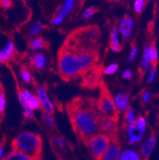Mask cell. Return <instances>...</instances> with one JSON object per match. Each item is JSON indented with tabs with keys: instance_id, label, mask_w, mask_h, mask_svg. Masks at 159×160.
<instances>
[{
	"instance_id": "32",
	"label": "cell",
	"mask_w": 159,
	"mask_h": 160,
	"mask_svg": "<svg viewBox=\"0 0 159 160\" xmlns=\"http://www.w3.org/2000/svg\"><path fill=\"white\" fill-rule=\"evenodd\" d=\"M151 61H152V63L153 62H157V52L156 50V49L154 47L151 48Z\"/></svg>"
},
{
	"instance_id": "10",
	"label": "cell",
	"mask_w": 159,
	"mask_h": 160,
	"mask_svg": "<svg viewBox=\"0 0 159 160\" xmlns=\"http://www.w3.org/2000/svg\"><path fill=\"white\" fill-rule=\"evenodd\" d=\"M133 25V20L131 19V18H130L129 16H125V18H123L119 26V30H120L122 37L128 38L131 36Z\"/></svg>"
},
{
	"instance_id": "13",
	"label": "cell",
	"mask_w": 159,
	"mask_h": 160,
	"mask_svg": "<svg viewBox=\"0 0 159 160\" xmlns=\"http://www.w3.org/2000/svg\"><path fill=\"white\" fill-rule=\"evenodd\" d=\"M75 1L74 0H67L62 4L61 7H60L56 12V16H61V17H65V15L69 14L72 10L73 9L75 6Z\"/></svg>"
},
{
	"instance_id": "41",
	"label": "cell",
	"mask_w": 159,
	"mask_h": 160,
	"mask_svg": "<svg viewBox=\"0 0 159 160\" xmlns=\"http://www.w3.org/2000/svg\"><path fill=\"white\" fill-rule=\"evenodd\" d=\"M2 155H3V147L0 146V160L2 159Z\"/></svg>"
},
{
	"instance_id": "21",
	"label": "cell",
	"mask_w": 159,
	"mask_h": 160,
	"mask_svg": "<svg viewBox=\"0 0 159 160\" xmlns=\"http://www.w3.org/2000/svg\"><path fill=\"white\" fill-rule=\"evenodd\" d=\"M20 75H21V78L22 79V81L26 83H30L31 81L32 77L31 74H30V71L26 69V67H22L20 69Z\"/></svg>"
},
{
	"instance_id": "3",
	"label": "cell",
	"mask_w": 159,
	"mask_h": 160,
	"mask_svg": "<svg viewBox=\"0 0 159 160\" xmlns=\"http://www.w3.org/2000/svg\"><path fill=\"white\" fill-rule=\"evenodd\" d=\"M12 151L22 153L40 159L42 149V139L38 134L33 132L20 133L12 141Z\"/></svg>"
},
{
	"instance_id": "22",
	"label": "cell",
	"mask_w": 159,
	"mask_h": 160,
	"mask_svg": "<svg viewBox=\"0 0 159 160\" xmlns=\"http://www.w3.org/2000/svg\"><path fill=\"white\" fill-rule=\"evenodd\" d=\"M42 30V25L39 22H34L31 26L30 29V32H29V34L30 36H35L37 35V33H40Z\"/></svg>"
},
{
	"instance_id": "35",
	"label": "cell",
	"mask_w": 159,
	"mask_h": 160,
	"mask_svg": "<svg viewBox=\"0 0 159 160\" xmlns=\"http://www.w3.org/2000/svg\"><path fill=\"white\" fill-rule=\"evenodd\" d=\"M137 52H138V49H137V48L134 47L133 49H132V50H131V54H130L129 59H128V61H129V62H131V61H133L134 59H135V56H136V54H137Z\"/></svg>"
},
{
	"instance_id": "38",
	"label": "cell",
	"mask_w": 159,
	"mask_h": 160,
	"mask_svg": "<svg viewBox=\"0 0 159 160\" xmlns=\"http://www.w3.org/2000/svg\"><path fill=\"white\" fill-rule=\"evenodd\" d=\"M56 142L57 143V145L61 148H64L65 146V142H64L63 139L61 137H57L56 138Z\"/></svg>"
},
{
	"instance_id": "26",
	"label": "cell",
	"mask_w": 159,
	"mask_h": 160,
	"mask_svg": "<svg viewBox=\"0 0 159 160\" xmlns=\"http://www.w3.org/2000/svg\"><path fill=\"white\" fill-rule=\"evenodd\" d=\"M97 11V8L95 7H88L85 11H84L83 13V16H84V18H89L90 17L93 15Z\"/></svg>"
},
{
	"instance_id": "28",
	"label": "cell",
	"mask_w": 159,
	"mask_h": 160,
	"mask_svg": "<svg viewBox=\"0 0 159 160\" xmlns=\"http://www.w3.org/2000/svg\"><path fill=\"white\" fill-rule=\"evenodd\" d=\"M118 69V65L116 64H112L109 66H107L106 69H104V73L107 75H110V74H113L116 72V71Z\"/></svg>"
},
{
	"instance_id": "6",
	"label": "cell",
	"mask_w": 159,
	"mask_h": 160,
	"mask_svg": "<svg viewBox=\"0 0 159 160\" xmlns=\"http://www.w3.org/2000/svg\"><path fill=\"white\" fill-rule=\"evenodd\" d=\"M100 132H104V135L108 136L111 139L117 138V126L116 123L108 118L102 117L100 121Z\"/></svg>"
},
{
	"instance_id": "37",
	"label": "cell",
	"mask_w": 159,
	"mask_h": 160,
	"mask_svg": "<svg viewBox=\"0 0 159 160\" xmlns=\"http://www.w3.org/2000/svg\"><path fill=\"white\" fill-rule=\"evenodd\" d=\"M155 73H156V70L154 69H152L151 71V75H150V78H148V82L151 83L154 80V78H155Z\"/></svg>"
},
{
	"instance_id": "12",
	"label": "cell",
	"mask_w": 159,
	"mask_h": 160,
	"mask_svg": "<svg viewBox=\"0 0 159 160\" xmlns=\"http://www.w3.org/2000/svg\"><path fill=\"white\" fill-rule=\"evenodd\" d=\"M156 144V139L155 136L153 135L151 137L149 138L147 141L143 143L142 146V153L145 158H148L151 156V153H152L153 150H154V147Z\"/></svg>"
},
{
	"instance_id": "5",
	"label": "cell",
	"mask_w": 159,
	"mask_h": 160,
	"mask_svg": "<svg viewBox=\"0 0 159 160\" xmlns=\"http://www.w3.org/2000/svg\"><path fill=\"white\" fill-rule=\"evenodd\" d=\"M111 139L108 136L103 133H99L88 141L87 146L89 148L95 160H101L108 148Z\"/></svg>"
},
{
	"instance_id": "16",
	"label": "cell",
	"mask_w": 159,
	"mask_h": 160,
	"mask_svg": "<svg viewBox=\"0 0 159 160\" xmlns=\"http://www.w3.org/2000/svg\"><path fill=\"white\" fill-rule=\"evenodd\" d=\"M151 48H152V46H147V47L145 48L144 57L142 62V69L144 72L148 70L153 64L152 61H151Z\"/></svg>"
},
{
	"instance_id": "23",
	"label": "cell",
	"mask_w": 159,
	"mask_h": 160,
	"mask_svg": "<svg viewBox=\"0 0 159 160\" xmlns=\"http://www.w3.org/2000/svg\"><path fill=\"white\" fill-rule=\"evenodd\" d=\"M135 126H136V128L138 129L140 133H144L146 131V128H147V122H146L145 119L142 116H140L137 120V123Z\"/></svg>"
},
{
	"instance_id": "17",
	"label": "cell",
	"mask_w": 159,
	"mask_h": 160,
	"mask_svg": "<svg viewBox=\"0 0 159 160\" xmlns=\"http://www.w3.org/2000/svg\"><path fill=\"white\" fill-rule=\"evenodd\" d=\"M119 160H141V157L135 151L128 149L121 152Z\"/></svg>"
},
{
	"instance_id": "20",
	"label": "cell",
	"mask_w": 159,
	"mask_h": 160,
	"mask_svg": "<svg viewBox=\"0 0 159 160\" xmlns=\"http://www.w3.org/2000/svg\"><path fill=\"white\" fill-rule=\"evenodd\" d=\"M28 104L29 107H30V108L31 109L32 111L33 110H37V109H39L42 107L40 100L36 96H31V97L28 100Z\"/></svg>"
},
{
	"instance_id": "11",
	"label": "cell",
	"mask_w": 159,
	"mask_h": 160,
	"mask_svg": "<svg viewBox=\"0 0 159 160\" xmlns=\"http://www.w3.org/2000/svg\"><path fill=\"white\" fill-rule=\"evenodd\" d=\"M128 142L131 145H134L142 139V134L140 133L136 128L135 125H131L127 128Z\"/></svg>"
},
{
	"instance_id": "36",
	"label": "cell",
	"mask_w": 159,
	"mask_h": 160,
	"mask_svg": "<svg viewBox=\"0 0 159 160\" xmlns=\"http://www.w3.org/2000/svg\"><path fill=\"white\" fill-rule=\"evenodd\" d=\"M132 77V72L130 70H126L122 72V78L125 79H130Z\"/></svg>"
},
{
	"instance_id": "39",
	"label": "cell",
	"mask_w": 159,
	"mask_h": 160,
	"mask_svg": "<svg viewBox=\"0 0 159 160\" xmlns=\"http://www.w3.org/2000/svg\"><path fill=\"white\" fill-rule=\"evenodd\" d=\"M22 95H23V97H24L25 99H26V100H27V101H28L29 100V99L30 98V97H31V94H30V92L29 91H27V90H23V91H22Z\"/></svg>"
},
{
	"instance_id": "1",
	"label": "cell",
	"mask_w": 159,
	"mask_h": 160,
	"mask_svg": "<svg viewBox=\"0 0 159 160\" xmlns=\"http://www.w3.org/2000/svg\"><path fill=\"white\" fill-rule=\"evenodd\" d=\"M74 132L86 145L93 136L100 133L103 117L97 100L89 97H76L66 106Z\"/></svg>"
},
{
	"instance_id": "34",
	"label": "cell",
	"mask_w": 159,
	"mask_h": 160,
	"mask_svg": "<svg viewBox=\"0 0 159 160\" xmlns=\"http://www.w3.org/2000/svg\"><path fill=\"white\" fill-rule=\"evenodd\" d=\"M110 48L114 52H120L122 50V47L119 44H111Z\"/></svg>"
},
{
	"instance_id": "19",
	"label": "cell",
	"mask_w": 159,
	"mask_h": 160,
	"mask_svg": "<svg viewBox=\"0 0 159 160\" xmlns=\"http://www.w3.org/2000/svg\"><path fill=\"white\" fill-rule=\"evenodd\" d=\"M32 49H41L47 47V42L43 38H36L31 40L29 43Z\"/></svg>"
},
{
	"instance_id": "31",
	"label": "cell",
	"mask_w": 159,
	"mask_h": 160,
	"mask_svg": "<svg viewBox=\"0 0 159 160\" xmlns=\"http://www.w3.org/2000/svg\"><path fill=\"white\" fill-rule=\"evenodd\" d=\"M64 17H61V16H55L54 18L51 20V23L53 25H60L63 22Z\"/></svg>"
},
{
	"instance_id": "9",
	"label": "cell",
	"mask_w": 159,
	"mask_h": 160,
	"mask_svg": "<svg viewBox=\"0 0 159 160\" xmlns=\"http://www.w3.org/2000/svg\"><path fill=\"white\" fill-rule=\"evenodd\" d=\"M15 53L14 43L9 42L8 44L0 50V63H7L14 57Z\"/></svg>"
},
{
	"instance_id": "25",
	"label": "cell",
	"mask_w": 159,
	"mask_h": 160,
	"mask_svg": "<svg viewBox=\"0 0 159 160\" xmlns=\"http://www.w3.org/2000/svg\"><path fill=\"white\" fill-rule=\"evenodd\" d=\"M111 44H119L118 30L116 27H114L111 31Z\"/></svg>"
},
{
	"instance_id": "30",
	"label": "cell",
	"mask_w": 159,
	"mask_h": 160,
	"mask_svg": "<svg viewBox=\"0 0 159 160\" xmlns=\"http://www.w3.org/2000/svg\"><path fill=\"white\" fill-rule=\"evenodd\" d=\"M45 120H46V122L47 123V124L49 125V127H51V128L54 127V123H53V118H52L51 113L46 112V114H45Z\"/></svg>"
},
{
	"instance_id": "29",
	"label": "cell",
	"mask_w": 159,
	"mask_h": 160,
	"mask_svg": "<svg viewBox=\"0 0 159 160\" xmlns=\"http://www.w3.org/2000/svg\"><path fill=\"white\" fill-rule=\"evenodd\" d=\"M6 106V99L4 93L2 92H0V114H2L4 112Z\"/></svg>"
},
{
	"instance_id": "7",
	"label": "cell",
	"mask_w": 159,
	"mask_h": 160,
	"mask_svg": "<svg viewBox=\"0 0 159 160\" xmlns=\"http://www.w3.org/2000/svg\"><path fill=\"white\" fill-rule=\"evenodd\" d=\"M121 154V148L117 138L111 139L110 145L103 155L101 160H119Z\"/></svg>"
},
{
	"instance_id": "15",
	"label": "cell",
	"mask_w": 159,
	"mask_h": 160,
	"mask_svg": "<svg viewBox=\"0 0 159 160\" xmlns=\"http://www.w3.org/2000/svg\"><path fill=\"white\" fill-rule=\"evenodd\" d=\"M2 160H40L38 158H33L31 156H29L27 155L19 152V151H12L9 155H7V157L3 158Z\"/></svg>"
},
{
	"instance_id": "27",
	"label": "cell",
	"mask_w": 159,
	"mask_h": 160,
	"mask_svg": "<svg viewBox=\"0 0 159 160\" xmlns=\"http://www.w3.org/2000/svg\"><path fill=\"white\" fill-rule=\"evenodd\" d=\"M146 2L144 0H136L135 2V10L136 12L141 13L142 11Z\"/></svg>"
},
{
	"instance_id": "8",
	"label": "cell",
	"mask_w": 159,
	"mask_h": 160,
	"mask_svg": "<svg viewBox=\"0 0 159 160\" xmlns=\"http://www.w3.org/2000/svg\"><path fill=\"white\" fill-rule=\"evenodd\" d=\"M37 97L40 100L41 105H42V108H43L44 111H46L47 113H50L53 111V105L48 97L46 90L45 89V88L40 87L37 89Z\"/></svg>"
},
{
	"instance_id": "2",
	"label": "cell",
	"mask_w": 159,
	"mask_h": 160,
	"mask_svg": "<svg viewBox=\"0 0 159 160\" xmlns=\"http://www.w3.org/2000/svg\"><path fill=\"white\" fill-rule=\"evenodd\" d=\"M60 75L65 81L79 78L82 75L81 65L75 53L68 47L63 45L57 56Z\"/></svg>"
},
{
	"instance_id": "4",
	"label": "cell",
	"mask_w": 159,
	"mask_h": 160,
	"mask_svg": "<svg viewBox=\"0 0 159 160\" xmlns=\"http://www.w3.org/2000/svg\"><path fill=\"white\" fill-rule=\"evenodd\" d=\"M97 106L100 114L103 117L108 118L114 122L117 123L119 120V113L118 109L112 99V95L109 92L106 85L102 83L100 85V94L97 100Z\"/></svg>"
},
{
	"instance_id": "14",
	"label": "cell",
	"mask_w": 159,
	"mask_h": 160,
	"mask_svg": "<svg viewBox=\"0 0 159 160\" xmlns=\"http://www.w3.org/2000/svg\"><path fill=\"white\" fill-rule=\"evenodd\" d=\"M116 108L121 112H126L128 107V98L124 94H118L114 100Z\"/></svg>"
},
{
	"instance_id": "33",
	"label": "cell",
	"mask_w": 159,
	"mask_h": 160,
	"mask_svg": "<svg viewBox=\"0 0 159 160\" xmlns=\"http://www.w3.org/2000/svg\"><path fill=\"white\" fill-rule=\"evenodd\" d=\"M12 6V2L10 0H2L0 1V7L3 8H9Z\"/></svg>"
},
{
	"instance_id": "18",
	"label": "cell",
	"mask_w": 159,
	"mask_h": 160,
	"mask_svg": "<svg viewBox=\"0 0 159 160\" xmlns=\"http://www.w3.org/2000/svg\"><path fill=\"white\" fill-rule=\"evenodd\" d=\"M30 60L32 61V62L33 63V65L36 66V68L37 69H43L44 67L46 66V57L43 53H35L33 56V58H30Z\"/></svg>"
},
{
	"instance_id": "40",
	"label": "cell",
	"mask_w": 159,
	"mask_h": 160,
	"mask_svg": "<svg viewBox=\"0 0 159 160\" xmlns=\"http://www.w3.org/2000/svg\"><path fill=\"white\" fill-rule=\"evenodd\" d=\"M151 92H145L143 94V96H142V100L145 101V102H147L149 100V99H150V97H151Z\"/></svg>"
},
{
	"instance_id": "24",
	"label": "cell",
	"mask_w": 159,
	"mask_h": 160,
	"mask_svg": "<svg viewBox=\"0 0 159 160\" xmlns=\"http://www.w3.org/2000/svg\"><path fill=\"white\" fill-rule=\"evenodd\" d=\"M127 123L129 124V126L134 125L135 123V122H136V119H135V115H134L133 109L131 108H129L127 110Z\"/></svg>"
}]
</instances>
